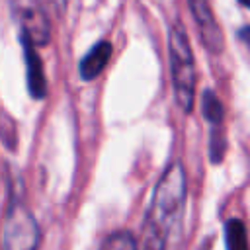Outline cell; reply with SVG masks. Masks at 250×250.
Masks as SVG:
<instances>
[{
    "label": "cell",
    "instance_id": "6da1fadb",
    "mask_svg": "<svg viewBox=\"0 0 250 250\" xmlns=\"http://www.w3.org/2000/svg\"><path fill=\"white\" fill-rule=\"evenodd\" d=\"M186 201V174L174 162L160 176L143 225L141 250H166L168 238L176 229Z\"/></svg>",
    "mask_w": 250,
    "mask_h": 250
},
{
    "label": "cell",
    "instance_id": "7a4b0ae2",
    "mask_svg": "<svg viewBox=\"0 0 250 250\" xmlns=\"http://www.w3.org/2000/svg\"><path fill=\"white\" fill-rule=\"evenodd\" d=\"M168 45H170V72H172L176 102L186 113H189L195 98V64L188 35L180 21H174L170 29Z\"/></svg>",
    "mask_w": 250,
    "mask_h": 250
},
{
    "label": "cell",
    "instance_id": "3957f363",
    "mask_svg": "<svg viewBox=\"0 0 250 250\" xmlns=\"http://www.w3.org/2000/svg\"><path fill=\"white\" fill-rule=\"evenodd\" d=\"M39 229L33 215L21 205H12L4 223V250H37Z\"/></svg>",
    "mask_w": 250,
    "mask_h": 250
},
{
    "label": "cell",
    "instance_id": "277c9868",
    "mask_svg": "<svg viewBox=\"0 0 250 250\" xmlns=\"http://www.w3.org/2000/svg\"><path fill=\"white\" fill-rule=\"evenodd\" d=\"M188 2H189V10L193 14V20H195V23L199 27L201 41L213 53L223 51V43H225L223 41V33H221L219 23L215 21V16H213L209 0H188Z\"/></svg>",
    "mask_w": 250,
    "mask_h": 250
},
{
    "label": "cell",
    "instance_id": "5b68a950",
    "mask_svg": "<svg viewBox=\"0 0 250 250\" xmlns=\"http://www.w3.org/2000/svg\"><path fill=\"white\" fill-rule=\"evenodd\" d=\"M21 45H23L25 70H27V90L35 100H41L47 92V82H45V76H43L41 59L35 51V45L25 35H21Z\"/></svg>",
    "mask_w": 250,
    "mask_h": 250
},
{
    "label": "cell",
    "instance_id": "8992f818",
    "mask_svg": "<svg viewBox=\"0 0 250 250\" xmlns=\"http://www.w3.org/2000/svg\"><path fill=\"white\" fill-rule=\"evenodd\" d=\"M109 57H111V43L109 41H100V43H96L92 49H90V53L80 61V76L84 78V80H92V78H96L102 70H104V66L107 64V61H109Z\"/></svg>",
    "mask_w": 250,
    "mask_h": 250
},
{
    "label": "cell",
    "instance_id": "52a82bcc",
    "mask_svg": "<svg viewBox=\"0 0 250 250\" xmlns=\"http://www.w3.org/2000/svg\"><path fill=\"white\" fill-rule=\"evenodd\" d=\"M21 35H25L33 45H43L49 41V23L45 20V16L41 12H25L23 16V31Z\"/></svg>",
    "mask_w": 250,
    "mask_h": 250
},
{
    "label": "cell",
    "instance_id": "ba28073f",
    "mask_svg": "<svg viewBox=\"0 0 250 250\" xmlns=\"http://www.w3.org/2000/svg\"><path fill=\"white\" fill-rule=\"evenodd\" d=\"M225 240H227V250H250L246 229H244V223L240 219H229L227 221Z\"/></svg>",
    "mask_w": 250,
    "mask_h": 250
},
{
    "label": "cell",
    "instance_id": "9c48e42d",
    "mask_svg": "<svg viewBox=\"0 0 250 250\" xmlns=\"http://www.w3.org/2000/svg\"><path fill=\"white\" fill-rule=\"evenodd\" d=\"M201 113L207 121H211L215 127L221 125L223 121V105L219 102V98L213 94V90H205L203 92V100H201Z\"/></svg>",
    "mask_w": 250,
    "mask_h": 250
},
{
    "label": "cell",
    "instance_id": "30bf717a",
    "mask_svg": "<svg viewBox=\"0 0 250 250\" xmlns=\"http://www.w3.org/2000/svg\"><path fill=\"white\" fill-rule=\"evenodd\" d=\"M100 250H139V246H137V240H135V236L131 232L117 230V232L109 234L102 242Z\"/></svg>",
    "mask_w": 250,
    "mask_h": 250
},
{
    "label": "cell",
    "instance_id": "8fae6325",
    "mask_svg": "<svg viewBox=\"0 0 250 250\" xmlns=\"http://www.w3.org/2000/svg\"><path fill=\"white\" fill-rule=\"evenodd\" d=\"M240 39H244V41L250 45V27H244V29L240 31Z\"/></svg>",
    "mask_w": 250,
    "mask_h": 250
},
{
    "label": "cell",
    "instance_id": "7c38bea8",
    "mask_svg": "<svg viewBox=\"0 0 250 250\" xmlns=\"http://www.w3.org/2000/svg\"><path fill=\"white\" fill-rule=\"evenodd\" d=\"M242 6H246V8H250V0H238Z\"/></svg>",
    "mask_w": 250,
    "mask_h": 250
}]
</instances>
